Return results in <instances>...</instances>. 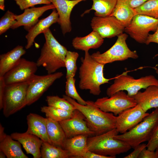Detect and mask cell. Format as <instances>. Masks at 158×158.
Here are the masks:
<instances>
[{"mask_svg": "<svg viewBox=\"0 0 158 158\" xmlns=\"http://www.w3.org/2000/svg\"><path fill=\"white\" fill-rule=\"evenodd\" d=\"M63 96L82 113L89 127L95 133V135L116 128L117 116L112 113L103 111L96 105L95 102L87 100L86 104L83 105L66 95Z\"/></svg>", "mask_w": 158, "mask_h": 158, "instance_id": "cell-1", "label": "cell"}, {"mask_svg": "<svg viewBox=\"0 0 158 158\" xmlns=\"http://www.w3.org/2000/svg\"><path fill=\"white\" fill-rule=\"evenodd\" d=\"M84 58H81L79 68L78 84L79 88L89 90L90 94L98 96L101 92L100 86L108 83L110 79L105 78L103 73L104 65L96 61L88 51H85Z\"/></svg>", "mask_w": 158, "mask_h": 158, "instance_id": "cell-2", "label": "cell"}, {"mask_svg": "<svg viewBox=\"0 0 158 158\" xmlns=\"http://www.w3.org/2000/svg\"><path fill=\"white\" fill-rule=\"evenodd\" d=\"M43 33L45 41L36 63L38 67H44L47 74H51L65 67L64 60L68 50L54 37L49 28Z\"/></svg>", "mask_w": 158, "mask_h": 158, "instance_id": "cell-3", "label": "cell"}, {"mask_svg": "<svg viewBox=\"0 0 158 158\" xmlns=\"http://www.w3.org/2000/svg\"><path fill=\"white\" fill-rule=\"evenodd\" d=\"M118 133L114 128L100 135L88 137V150L101 155L114 158L117 155L127 152L132 148L124 142L114 138Z\"/></svg>", "mask_w": 158, "mask_h": 158, "instance_id": "cell-4", "label": "cell"}, {"mask_svg": "<svg viewBox=\"0 0 158 158\" xmlns=\"http://www.w3.org/2000/svg\"><path fill=\"white\" fill-rule=\"evenodd\" d=\"M158 123V107L146 116L143 119L130 130L114 138L124 142L134 148L150 138Z\"/></svg>", "mask_w": 158, "mask_h": 158, "instance_id": "cell-5", "label": "cell"}, {"mask_svg": "<svg viewBox=\"0 0 158 158\" xmlns=\"http://www.w3.org/2000/svg\"><path fill=\"white\" fill-rule=\"evenodd\" d=\"M152 85L158 86V80L153 75L136 79L125 72L116 75L113 83L107 88L106 94L109 97L118 91L126 90L128 95L132 97L141 89Z\"/></svg>", "mask_w": 158, "mask_h": 158, "instance_id": "cell-6", "label": "cell"}, {"mask_svg": "<svg viewBox=\"0 0 158 158\" xmlns=\"http://www.w3.org/2000/svg\"><path fill=\"white\" fill-rule=\"evenodd\" d=\"M29 82L6 85L3 101V114L6 117L27 106L26 98Z\"/></svg>", "mask_w": 158, "mask_h": 158, "instance_id": "cell-7", "label": "cell"}, {"mask_svg": "<svg viewBox=\"0 0 158 158\" xmlns=\"http://www.w3.org/2000/svg\"><path fill=\"white\" fill-rule=\"evenodd\" d=\"M127 34L122 33L117 36L113 46L102 53L98 51L92 54V57L99 63L105 65L116 61H123L128 58L136 59L138 56L136 51H132L128 47L126 40Z\"/></svg>", "mask_w": 158, "mask_h": 158, "instance_id": "cell-8", "label": "cell"}, {"mask_svg": "<svg viewBox=\"0 0 158 158\" xmlns=\"http://www.w3.org/2000/svg\"><path fill=\"white\" fill-rule=\"evenodd\" d=\"M158 27V19L141 14H136L124 31L138 42L145 44L151 31L154 32Z\"/></svg>", "mask_w": 158, "mask_h": 158, "instance_id": "cell-9", "label": "cell"}, {"mask_svg": "<svg viewBox=\"0 0 158 158\" xmlns=\"http://www.w3.org/2000/svg\"><path fill=\"white\" fill-rule=\"evenodd\" d=\"M95 103L103 111L112 113L116 116L137 104L133 97L129 96L123 91H118L109 97L98 98Z\"/></svg>", "mask_w": 158, "mask_h": 158, "instance_id": "cell-10", "label": "cell"}, {"mask_svg": "<svg viewBox=\"0 0 158 158\" xmlns=\"http://www.w3.org/2000/svg\"><path fill=\"white\" fill-rule=\"evenodd\" d=\"M38 66L36 62L21 58L3 76L6 85L30 81L35 75Z\"/></svg>", "mask_w": 158, "mask_h": 158, "instance_id": "cell-11", "label": "cell"}, {"mask_svg": "<svg viewBox=\"0 0 158 158\" xmlns=\"http://www.w3.org/2000/svg\"><path fill=\"white\" fill-rule=\"evenodd\" d=\"M63 75L61 72L43 75H35L29 82L27 95V106L30 105L37 101L56 80Z\"/></svg>", "mask_w": 158, "mask_h": 158, "instance_id": "cell-12", "label": "cell"}, {"mask_svg": "<svg viewBox=\"0 0 158 158\" xmlns=\"http://www.w3.org/2000/svg\"><path fill=\"white\" fill-rule=\"evenodd\" d=\"M90 25L92 30L97 32L103 39L117 36L123 33L125 27L113 16L92 18Z\"/></svg>", "mask_w": 158, "mask_h": 158, "instance_id": "cell-13", "label": "cell"}, {"mask_svg": "<svg viewBox=\"0 0 158 158\" xmlns=\"http://www.w3.org/2000/svg\"><path fill=\"white\" fill-rule=\"evenodd\" d=\"M59 122L67 138L80 135L89 137L95 135L89 127L83 115L77 109L73 111L71 117Z\"/></svg>", "mask_w": 158, "mask_h": 158, "instance_id": "cell-14", "label": "cell"}, {"mask_svg": "<svg viewBox=\"0 0 158 158\" xmlns=\"http://www.w3.org/2000/svg\"><path fill=\"white\" fill-rule=\"evenodd\" d=\"M149 114L137 104L117 116L116 128L119 133H124L141 122Z\"/></svg>", "mask_w": 158, "mask_h": 158, "instance_id": "cell-15", "label": "cell"}, {"mask_svg": "<svg viewBox=\"0 0 158 158\" xmlns=\"http://www.w3.org/2000/svg\"><path fill=\"white\" fill-rule=\"evenodd\" d=\"M59 15L58 23L64 35L72 30L70 16L73 9L80 2L86 0H49Z\"/></svg>", "mask_w": 158, "mask_h": 158, "instance_id": "cell-16", "label": "cell"}, {"mask_svg": "<svg viewBox=\"0 0 158 158\" xmlns=\"http://www.w3.org/2000/svg\"><path fill=\"white\" fill-rule=\"evenodd\" d=\"M55 9V6L52 4L41 7L26 9L23 13L16 15V22L11 28L14 29L23 26L24 29L28 31L38 22L39 18L44 12L49 10Z\"/></svg>", "mask_w": 158, "mask_h": 158, "instance_id": "cell-17", "label": "cell"}, {"mask_svg": "<svg viewBox=\"0 0 158 158\" xmlns=\"http://www.w3.org/2000/svg\"><path fill=\"white\" fill-rule=\"evenodd\" d=\"M4 128L0 124V151L8 158H28L22 150L21 144L4 131Z\"/></svg>", "mask_w": 158, "mask_h": 158, "instance_id": "cell-18", "label": "cell"}, {"mask_svg": "<svg viewBox=\"0 0 158 158\" xmlns=\"http://www.w3.org/2000/svg\"><path fill=\"white\" fill-rule=\"evenodd\" d=\"M14 140L19 141L27 154L34 158H40L41 148L43 141L36 136L27 133L15 132L10 135Z\"/></svg>", "mask_w": 158, "mask_h": 158, "instance_id": "cell-19", "label": "cell"}, {"mask_svg": "<svg viewBox=\"0 0 158 158\" xmlns=\"http://www.w3.org/2000/svg\"><path fill=\"white\" fill-rule=\"evenodd\" d=\"M59 17L56 10L54 9L48 16L39 20L28 31V33L25 36L27 40L25 49H28L33 45L35 39L38 35L43 33L53 24L57 23Z\"/></svg>", "mask_w": 158, "mask_h": 158, "instance_id": "cell-20", "label": "cell"}, {"mask_svg": "<svg viewBox=\"0 0 158 158\" xmlns=\"http://www.w3.org/2000/svg\"><path fill=\"white\" fill-rule=\"evenodd\" d=\"M26 119L28 128L26 132L36 136L43 142L51 144L47 134L46 118L30 113L27 116Z\"/></svg>", "mask_w": 158, "mask_h": 158, "instance_id": "cell-21", "label": "cell"}, {"mask_svg": "<svg viewBox=\"0 0 158 158\" xmlns=\"http://www.w3.org/2000/svg\"><path fill=\"white\" fill-rule=\"evenodd\" d=\"M132 97L145 112L152 108H157L158 86H150L144 92L139 91Z\"/></svg>", "mask_w": 158, "mask_h": 158, "instance_id": "cell-22", "label": "cell"}, {"mask_svg": "<svg viewBox=\"0 0 158 158\" xmlns=\"http://www.w3.org/2000/svg\"><path fill=\"white\" fill-rule=\"evenodd\" d=\"M88 137L86 135H80L66 139L63 149L68 152L70 158H82L88 150L87 146Z\"/></svg>", "mask_w": 158, "mask_h": 158, "instance_id": "cell-23", "label": "cell"}, {"mask_svg": "<svg viewBox=\"0 0 158 158\" xmlns=\"http://www.w3.org/2000/svg\"><path fill=\"white\" fill-rule=\"evenodd\" d=\"M104 41V39L97 32L92 30L85 36L75 37L73 40L72 44L75 49L85 52L91 49L99 48L102 45Z\"/></svg>", "mask_w": 158, "mask_h": 158, "instance_id": "cell-24", "label": "cell"}, {"mask_svg": "<svg viewBox=\"0 0 158 158\" xmlns=\"http://www.w3.org/2000/svg\"><path fill=\"white\" fill-rule=\"evenodd\" d=\"M26 53L23 46L18 45L6 53L0 55V76L11 69Z\"/></svg>", "mask_w": 158, "mask_h": 158, "instance_id": "cell-25", "label": "cell"}, {"mask_svg": "<svg viewBox=\"0 0 158 158\" xmlns=\"http://www.w3.org/2000/svg\"><path fill=\"white\" fill-rule=\"evenodd\" d=\"M135 15L134 8L130 6L128 0H117L116 6L110 16L115 17L126 27L130 24Z\"/></svg>", "mask_w": 158, "mask_h": 158, "instance_id": "cell-26", "label": "cell"}, {"mask_svg": "<svg viewBox=\"0 0 158 158\" xmlns=\"http://www.w3.org/2000/svg\"><path fill=\"white\" fill-rule=\"evenodd\" d=\"M46 119L47 134L51 144L63 149L67 138L59 123L49 118Z\"/></svg>", "mask_w": 158, "mask_h": 158, "instance_id": "cell-27", "label": "cell"}, {"mask_svg": "<svg viewBox=\"0 0 158 158\" xmlns=\"http://www.w3.org/2000/svg\"><path fill=\"white\" fill-rule=\"evenodd\" d=\"M93 4L91 8L85 11L82 15L91 10L95 11V16L105 17L110 16L116 4L117 0H91Z\"/></svg>", "mask_w": 158, "mask_h": 158, "instance_id": "cell-28", "label": "cell"}, {"mask_svg": "<svg viewBox=\"0 0 158 158\" xmlns=\"http://www.w3.org/2000/svg\"><path fill=\"white\" fill-rule=\"evenodd\" d=\"M41 155L42 158H70V153L66 150L43 141L41 148Z\"/></svg>", "mask_w": 158, "mask_h": 158, "instance_id": "cell-29", "label": "cell"}, {"mask_svg": "<svg viewBox=\"0 0 158 158\" xmlns=\"http://www.w3.org/2000/svg\"><path fill=\"white\" fill-rule=\"evenodd\" d=\"M41 111L45 114L46 118L58 122L71 117L73 111H69L48 106L41 107Z\"/></svg>", "mask_w": 158, "mask_h": 158, "instance_id": "cell-30", "label": "cell"}, {"mask_svg": "<svg viewBox=\"0 0 158 158\" xmlns=\"http://www.w3.org/2000/svg\"><path fill=\"white\" fill-rule=\"evenodd\" d=\"M134 9L135 15L141 14L158 19V0H148Z\"/></svg>", "mask_w": 158, "mask_h": 158, "instance_id": "cell-31", "label": "cell"}, {"mask_svg": "<svg viewBox=\"0 0 158 158\" xmlns=\"http://www.w3.org/2000/svg\"><path fill=\"white\" fill-rule=\"evenodd\" d=\"M79 56L77 52L67 51L64 60L66 70V78L71 76L74 77L78 69L77 61Z\"/></svg>", "mask_w": 158, "mask_h": 158, "instance_id": "cell-32", "label": "cell"}, {"mask_svg": "<svg viewBox=\"0 0 158 158\" xmlns=\"http://www.w3.org/2000/svg\"><path fill=\"white\" fill-rule=\"evenodd\" d=\"M48 106L69 111H73L75 109L71 103L63 97L58 96H47L46 100Z\"/></svg>", "mask_w": 158, "mask_h": 158, "instance_id": "cell-33", "label": "cell"}, {"mask_svg": "<svg viewBox=\"0 0 158 158\" xmlns=\"http://www.w3.org/2000/svg\"><path fill=\"white\" fill-rule=\"evenodd\" d=\"M66 78L65 87L66 95L72 99L76 100L80 104L85 105L86 101L84 100L75 88V79L74 77L71 76Z\"/></svg>", "mask_w": 158, "mask_h": 158, "instance_id": "cell-34", "label": "cell"}, {"mask_svg": "<svg viewBox=\"0 0 158 158\" xmlns=\"http://www.w3.org/2000/svg\"><path fill=\"white\" fill-rule=\"evenodd\" d=\"M16 22V15L8 10L0 19V35L11 28Z\"/></svg>", "mask_w": 158, "mask_h": 158, "instance_id": "cell-35", "label": "cell"}, {"mask_svg": "<svg viewBox=\"0 0 158 158\" xmlns=\"http://www.w3.org/2000/svg\"><path fill=\"white\" fill-rule=\"evenodd\" d=\"M21 10L32 7L38 4H51L49 0H14Z\"/></svg>", "mask_w": 158, "mask_h": 158, "instance_id": "cell-36", "label": "cell"}, {"mask_svg": "<svg viewBox=\"0 0 158 158\" xmlns=\"http://www.w3.org/2000/svg\"><path fill=\"white\" fill-rule=\"evenodd\" d=\"M147 145V149L155 151L158 146V123Z\"/></svg>", "mask_w": 158, "mask_h": 158, "instance_id": "cell-37", "label": "cell"}, {"mask_svg": "<svg viewBox=\"0 0 158 158\" xmlns=\"http://www.w3.org/2000/svg\"><path fill=\"white\" fill-rule=\"evenodd\" d=\"M147 147V145L145 143H141L134 148V151L128 155L125 156L124 158H138V157L142 150Z\"/></svg>", "mask_w": 158, "mask_h": 158, "instance_id": "cell-38", "label": "cell"}, {"mask_svg": "<svg viewBox=\"0 0 158 158\" xmlns=\"http://www.w3.org/2000/svg\"><path fill=\"white\" fill-rule=\"evenodd\" d=\"M138 158H156L155 151L144 148L140 153Z\"/></svg>", "mask_w": 158, "mask_h": 158, "instance_id": "cell-39", "label": "cell"}, {"mask_svg": "<svg viewBox=\"0 0 158 158\" xmlns=\"http://www.w3.org/2000/svg\"><path fill=\"white\" fill-rule=\"evenodd\" d=\"M3 76H0V109L3 108V101L6 86Z\"/></svg>", "mask_w": 158, "mask_h": 158, "instance_id": "cell-40", "label": "cell"}, {"mask_svg": "<svg viewBox=\"0 0 158 158\" xmlns=\"http://www.w3.org/2000/svg\"><path fill=\"white\" fill-rule=\"evenodd\" d=\"M151 42H154L158 44V27L154 33L153 34H149L147 38L145 44L148 45ZM158 56V53L154 57Z\"/></svg>", "mask_w": 158, "mask_h": 158, "instance_id": "cell-41", "label": "cell"}, {"mask_svg": "<svg viewBox=\"0 0 158 158\" xmlns=\"http://www.w3.org/2000/svg\"><path fill=\"white\" fill-rule=\"evenodd\" d=\"M82 158H114V157L101 155L88 150L83 156Z\"/></svg>", "mask_w": 158, "mask_h": 158, "instance_id": "cell-42", "label": "cell"}, {"mask_svg": "<svg viewBox=\"0 0 158 158\" xmlns=\"http://www.w3.org/2000/svg\"><path fill=\"white\" fill-rule=\"evenodd\" d=\"M148 0H128L130 6L133 8L138 7Z\"/></svg>", "mask_w": 158, "mask_h": 158, "instance_id": "cell-43", "label": "cell"}, {"mask_svg": "<svg viewBox=\"0 0 158 158\" xmlns=\"http://www.w3.org/2000/svg\"><path fill=\"white\" fill-rule=\"evenodd\" d=\"M4 0H0V9L2 11L5 10Z\"/></svg>", "mask_w": 158, "mask_h": 158, "instance_id": "cell-44", "label": "cell"}, {"mask_svg": "<svg viewBox=\"0 0 158 158\" xmlns=\"http://www.w3.org/2000/svg\"><path fill=\"white\" fill-rule=\"evenodd\" d=\"M6 157L5 154L4 153L1 151H0V158H4Z\"/></svg>", "mask_w": 158, "mask_h": 158, "instance_id": "cell-45", "label": "cell"}, {"mask_svg": "<svg viewBox=\"0 0 158 158\" xmlns=\"http://www.w3.org/2000/svg\"><path fill=\"white\" fill-rule=\"evenodd\" d=\"M156 158H158V146L155 151Z\"/></svg>", "mask_w": 158, "mask_h": 158, "instance_id": "cell-46", "label": "cell"}, {"mask_svg": "<svg viewBox=\"0 0 158 158\" xmlns=\"http://www.w3.org/2000/svg\"><path fill=\"white\" fill-rule=\"evenodd\" d=\"M156 72L158 75V68L156 69Z\"/></svg>", "mask_w": 158, "mask_h": 158, "instance_id": "cell-47", "label": "cell"}]
</instances>
